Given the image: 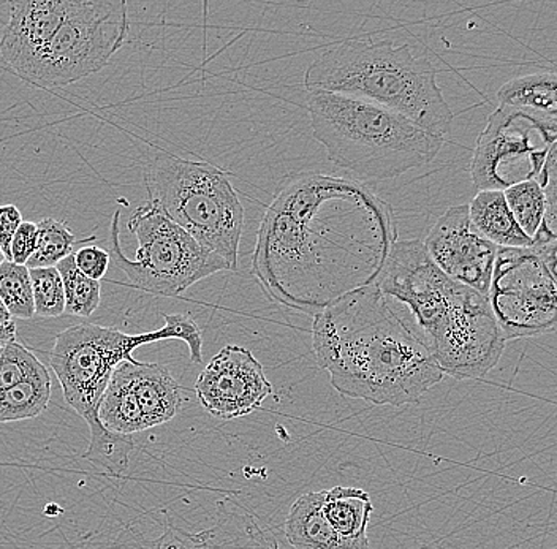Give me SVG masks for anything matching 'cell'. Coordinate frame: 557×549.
Instances as JSON below:
<instances>
[{
  "mask_svg": "<svg viewBox=\"0 0 557 549\" xmlns=\"http://www.w3.org/2000/svg\"><path fill=\"white\" fill-rule=\"evenodd\" d=\"M469 215L476 230L500 249L534 248V241L515 221L503 190H482L469 204Z\"/></svg>",
  "mask_w": 557,
  "mask_h": 549,
  "instance_id": "obj_18",
  "label": "cell"
},
{
  "mask_svg": "<svg viewBox=\"0 0 557 549\" xmlns=\"http://www.w3.org/2000/svg\"><path fill=\"white\" fill-rule=\"evenodd\" d=\"M423 245L445 276L487 297L499 248L476 230L470 221L469 204L445 211Z\"/></svg>",
  "mask_w": 557,
  "mask_h": 549,
  "instance_id": "obj_13",
  "label": "cell"
},
{
  "mask_svg": "<svg viewBox=\"0 0 557 549\" xmlns=\"http://www.w3.org/2000/svg\"><path fill=\"white\" fill-rule=\"evenodd\" d=\"M374 512L364 489L336 486L325 491L323 514L333 529L354 544L369 545L368 527Z\"/></svg>",
  "mask_w": 557,
  "mask_h": 549,
  "instance_id": "obj_19",
  "label": "cell"
},
{
  "mask_svg": "<svg viewBox=\"0 0 557 549\" xmlns=\"http://www.w3.org/2000/svg\"><path fill=\"white\" fill-rule=\"evenodd\" d=\"M556 140L555 121L522 108L497 107L470 160L473 184L479 192H504L525 180H537Z\"/></svg>",
  "mask_w": 557,
  "mask_h": 549,
  "instance_id": "obj_10",
  "label": "cell"
},
{
  "mask_svg": "<svg viewBox=\"0 0 557 549\" xmlns=\"http://www.w3.org/2000/svg\"><path fill=\"white\" fill-rule=\"evenodd\" d=\"M308 111L315 140L358 183L395 179L428 165L445 145L403 114L358 97L311 90Z\"/></svg>",
  "mask_w": 557,
  "mask_h": 549,
  "instance_id": "obj_6",
  "label": "cell"
},
{
  "mask_svg": "<svg viewBox=\"0 0 557 549\" xmlns=\"http://www.w3.org/2000/svg\"><path fill=\"white\" fill-rule=\"evenodd\" d=\"M539 186L545 196L546 211L542 228L535 236L534 246L546 245L557 238V140L549 149L548 158L537 177Z\"/></svg>",
  "mask_w": 557,
  "mask_h": 549,
  "instance_id": "obj_29",
  "label": "cell"
},
{
  "mask_svg": "<svg viewBox=\"0 0 557 549\" xmlns=\"http://www.w3.org/2000/svg\"><path fill=\"white\" fill-rule=\"evenodd\" d=\"M10 322H12V315L9 314V311H7L5 305H3V302L0 301V325H2V323Z\"/></svg>",
  "mask_w": 557,
  "mask_h": 549,
  "instance_id": "obj_35",
  "label": "cell"
},
{
  "mask_svg": "<svg viewBox=\"0 0 557 549\" xmlns=\"http://www.w3.org/2000/svg\"><path fill=\"white\" fill-rule=\"evenodd\" d=\"M486 298L507 342L557 329V285L532 248L497 250Z\"/></svg>",
  "mask_w": 557,
  "mask_h": 549,
  "instance_id": "obj_11",
  "label": "cell"
},
{
  "mask_svg": "<svg viewBox=\"0 0 557 549\" xmlns=\"http://www.w3.org/2000/svg\"><path fill=\"white\" fill-rule=\"evenodd\" d=\"M72 0H21L9 5L0 34V59L21 78L30 79L41 54L67 16Z\"/></svg>",
  "mask_w": 557,
  "mask_h": 549,
  "instance_id": "obj_14",
  "label": "cell"
},
{
  "mask_svg": "<svg viewBox=\"0 0 557 549\" xmlns=\"http://www.w3.org/2000/svg\"><path fill=\"white\" fill-rule=\"evenodd\" d=\"M37 224L23 221L10 246V262L26 266L37 248Z\"/></svg>",
  "mask_w": 557,
  "mask_h": 549,
  "instance_id": "obj_31",
  "label": "cell"
},
{
  "mask_svg": "<svg viewBox=\"0 0 557 549\" xmlns=\"http://www.w3.org/2000/svg\"><path fill=\"white\" fill-rule=\"evenodd\" d=\"M16 340V325L13 322L2 323L0 325V350L7 346V344Z\"/></svg>",
  "mask_w": 557,
  "mask_h": 549,
  "instance_id": "obj_34",
  "label": "cell"
},
{
  "mask_svg": "<svg viewBox=\"0 0 557 549\" xmlns=\"http://www.w3.org/2000/svg\"><path fill=\"white\" fill-rule=\"evenodd\" d=\"M33 280L35 315L44 319L61 317L65 312L64 283L58 267H35Z\"/></svg>",
  "mask_w": 557,
  "mask_h": 549,
  "instance_id": "obj_27",
  "label": "cell"
},
{
  "mask_svg": "<svg viewBox=\"0 0 557 549\" xmlns=\"http://www.w3.org/2000/svg\"><path fill=\"white\" fill-rule=\"evenodd\" d=\"M128 33L127 3L122 0L72 2L29 82L41 88H64L103 71L127 43Z\"/></svg>",
  "mask_w": 557,
  "mask_h": 549,
  "instance_id": "obj_9",
  "label": "cell"
},
{
  "mask_svg": "<svg viewBox=\"0 0 557 549\" xmlns=\"http://www.w3.org/2000/svg\"><path fill=\"white\" fill-rule=\"evenodd\" d=\"M23 224V214L15 204H0V249L10 262V246L20 225Z\"/></svg>",
  "mask_w": 557,
  "mask_h": 549,
  "instance_id": "obj_32",
  "label": "cell"
},
{
  "mask_svg": "<svg viewBox=\"0 0 557 549\" xmlns=\"http://www.w3.org/2000/svg\"><path fill=\"white\" fill-rule=\"evenodd\" d=\"M195 392L209 415L228 422L260 409L273 385L250 350L226 346L198 375Z\"/></svg>",
  "mask_w": 557,
  "mask_h": 549,
  "instance_id": "obj_12",
  "label": "cell"
},
{
  "mask_svg": "<svg viewBox=\"0 0 557 549\" xmlns=\"http://www.w3.org/2000/svg\"><path fill=\"white\" fill-rule=\"evenodd\" d=\"M51 377L47 367L15 387L0 391V425L37 419L51 399Z\"/></svg>",
  "mask_w": 557,
  "mask_h": 549,
  "instance_id": "obj_22",
  "label": "cell"
},
{
  "mask_svg": "<svg viewBox=\"0 0 557 549\" xmlns=\"http://www.w3.org/2000/svg\"><path fill=\"white\" fill-rule=\"evenodd\" d=\"M120 217L116 211L111 221V262L138 290L157 297H180L191 285L232 270L222 257L195 241L149 200L138 207L128 221V230L138 241L137 255L128 259L121 248Z\"/></svg>",
  "mask_w": 557,
  "mask_h": 549,
  "instance_id": "obj_8",
  "label": "cell"
},
{
  "mask_svg": "<svg viewBox=\"0 0 557 549\" xmlns=\"http://www.w3.org/2000/svg\"><path fill=\"white\" fill-rule=\"evenodd\" d=\"M145 186L149 201L236 270L244 207L230 173L209 162L160 151L146 163Z\"/></svg>",
  "mask_w": 557,
  "mask_h": 549,
  "instance_id": "obj_7",
  "label": "cell"
},
{
  "mask_svg": "<svg viewBox=\"0 0 557 549\" xmlns=\"http://www.w3.org/2000/svg\"><path fill=\"white\" fill-rule=\"evenodd\" d=\"M37 248L27 262L29 270L35 267H54L62 260L75 253L76 246H87L96 241V236L76 238L65 222L47 217L37 224Z\"/></svg>",
  "mask_w": 557,
  "mask_h": 549,
  "instance_id": "obj_23",
  "label": "cell"
},
{
  "mask_svg": "<svg viewBox=\"0 0 557 549\" xmlns=\"http://www.w3.org/2000/svg\"><path fill=\"white\" fill-rule=\"evenodd\" d=\"M312 349L334 390L374 405L416 404L445 377L423 337L396 314L377 285L313 315Z\"/></svg>",
  "mask_w": 557,
  "mask_h": 549,
  "instance_id": "obj_2",
  "label": "cell"
},
{
  "mask_svg": "<svg viewBox=\"0 0 557 549\" xmlns=\"http://www.w3.org/2000/svg\"><path fill=\"white\" fill-rule=\"evenodd\" d=\"M396 242L395 211L368 184L298 173L263 215L252 273L270 300L313 317L375 285Z\"/></svg>",
  "mask_w": 557,
  "mask_h": 549,
  "instance_id": "obj_1",
  "label": "cell"
},
{
  "mask_svg": "<svg viewBox=\"0 0 557 549\" xmlns=\"http://www.w3.org/2000/svg\"><path fill=\"white\" fill-rule=\"evenodd\" d=\"M200 549H278L273 532L235 500L219 503L214 524L197 532Z\"/></svg>",
  "mask_w": 557,
  "mask_h": 549,
  "instance_id": "obj_16",
  "label": "cell"
},
{
  "mask_svg": "<svg viewBox=\"0 0 557 549\" xmlns=\"http://www.w3.org/2000/svg\"><path fill=\"white\" fill-rule=\"evenodd\" d=\"M44 370V363L33 352L13 340L0 350V391L15 387Z\"/></svg>",
  "mask_w": 557,
  "mask_h": 549,
  "instance_id": "obj_28",
  "label": "cell"
},
{
  "mask_svg": "<svg viewBox=\"0 0 557 549\" xmlns=\"http://www.w3.org/2000/svg\"><path fill=\"white\" fill-rule=\"evenodd\" d=\"M0 301L12 317H34V291L29 267L16 265L9 260L0 265Z\"/></svg>",
  "mask_w": 557,
  "mask_h": 549,
  "instance_id": "obj_26",
  "label": "cell"
},
{
  "mask_svg": "<svg viewBox=\"0 0 557 549\" xmlns=\"http://www.w3.org/2000/svg\"><path fill=\"white\" fill-rule=\"evenodd\" d=\"M305 86L388 108L424 130L447 138L451 108L437 85L430 59L393 40L347 38L309 65Z\"/></svg>",
  "mask_w": 557,
  "mask_h": 549,
  "instance_id": "obj_5",
  "label": "cell"
},
{
  "mask_svg": "<svg viewBox=\"0 0 557 549\" xmlns=\"http://www.w3.org/2000/svg\"><path fill=\"white\" fill-rule=\"evenodd\" d=\"M325 491L299 496L285 520L284 532L295 549H369L341 537L323 514Z\"/></svg>",
  "mask_w": 557,
  "mask_h": 549,
  "instance_id": "obj_17",
  "label": "cell"
},
{
  "mask_svg": "<svg viewBox=\"0 0 557 549\" xmlns=\"http://www.w3.org/2000/svg\"><path fill=\"white\" fill-rule=\"evenodd\" d=\"M132 388L137 396L146 429L172 422L181 410L183 396L169 367L157 363L125 361Z\"/></svg>",
  "mask_w": 557,
  "mask_h": 549,
  "instance_id": "obj_15",
  "label": "cell"
},
{
  "mask_svg": "<svg viewBox=\"0 0 557 549\" xmlns=\"http://www.w3.org/2000/svg\"><path fill=\"white\" fill-rule=\"evenodd\" d=\"M64 283L65 312L76 317H90L99 309L102 287L99 280L89 279L76 267L75 257L70 255L58 266Z\"/></svg>",
  "mask_w": 557,
  "mask_h": 549,
  "instance_id": "obj_24",
  "label": "cell"
},
{
  "mask_svg": "<svg viewBox=\"0 0 557 549\" xmlns=\"http://www.w3.org/2000/svg\"><path fill=\"white\" fill-rule=\"evenodd\" d=\"M76 267L89 279L100 280L107 274L111 265L110 250L99 248L96 245L83 246L73 253Z\"/></svg>",
  "mask_w": 557,
  "mask_h": 549,
  "instance_id": "obj_30",
  "label": "cell"
},
{
  "mask_svg": "<svg viewBox=\"0 0 557 549\" xmlns=\"http://www.w3.org/2000/svg\"><path fill=\"white\" fill-rule=\"evenodd\" d=\"M532 249L537 252L540 260H542L543 265L548 270L549 276L557 285V238L546 242V245L534 246Z\"/></svg>",
  "mask_w": 557,
  "mask_h": 549,
  "instance_id": "obj_33",
  "label": "cell"
},
{
  "mask_svg": "<svg viewBox=\"0 0 557 549\" xmlns=\"http://www.w3.org/2000/svg\"><path fill=\"white\" fill-rule=\"evenodd\" d=\"M180 339L189 347L190 360H203V336L186 314H166L165 326L143 335H127L116 328L82 323L69 326L58 335L50 352L65 401L79 413L90 431L86 460L100 465L108 474L121 477L134 451V437L120 436L104 429L99 420V405L114 370L124 361H135L134 352L146 344Z\"/></svg>",
  "mask_w": 557,
  "mask_h": 549,
  "instance_id": "obj_4",
  "label": "cell"
},
{
  "mask_svg": "<svg viewBox=\"0 0 557 549\" xmlns=\"http://www.w3.org/2000/svg\"><path fill=\"white\" fill-rule=\"evenodd\" d=\"M5 262H7L5 253H3V250L0 249V265H2V263H5Z\"/></svg>",
  "mask_w": 557,
  "mask_h": 549,
  "instance_id": "obj_36",
  "label": "cell"
},
{
  "mask_svg": "<svg viewBox=\"0 0 557 549\" xmlns=\"http://www.w3.org/2000/svg\"><path fill=\"white\" fill-rule=\"evenodd\" d=\"M505 200L522 232L534 241L545 219L546 201L537 180H525L504 190Z\"/></svg>",
  "mask_w": 557,
  "mask_h": 549,
  "instance_id": "obj_25",
  "label": "cell"
},
{
  "mask_svg": "<svg viewBox=\"0 0 557 549\" xmlns=\"http://www.w3.org/2000/svg\"><path fill=\"white\" fill-rule=\"evenodd\" d=\"M375 285L410 309L444 375L480 380L499 363L507 342L490 301L445 276L420 239L396 242Z\"/></svg>",
  "mask_w": 557,
  "mask_h": 549,
  "instance_id": "obj_3",
  "label": "cell"
},
{
  "mask_svg": "<svg viewBox=\"0 0 557 549\" xmlns=\"http://www.w3.org/2000/svg\"><path fill=\"white\" fill-rule=\"evenodd\" d=\"M99 420L104 429L120 436L132 437L134 434L146 431L125 361L114 370L108 382L99 405Z\"/></svg>",
  "mask_w": 557,
  "mask_h": 549,
  "instance_id": "obj_20",
  "label": "cell"
},
{
  "mask_svg": "<svg viewBox=\"0 0 557 549\" xmlns=\"http://www.w3.org/2000/svg\"><path fill=\"white\" fill-rule=\"evenodd\" d=\"M499 105L534 111L557 123V73H532L505 83L497 92Z\"/></svg>",
  "mask_w": 557,
  "mask_h": 549,
  "instance_id": "obj_21",
  "label": "cell"
}]
</instances>
